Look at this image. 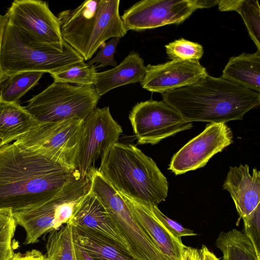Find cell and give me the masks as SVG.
Returning <instances> with one entry per match:
<instances>
[{
  "label": "cell",
  "instance_id": "cell-1",
  "mask_svg": "<svg viewBox=\"0 0 260 260\" xmlns=\"http://www.w3.org/2000/svg\"><path fill=\"white\" fill-rule=\"evenodd\" d=\"M78 172L15 144L0 148V209L37 206L80 179Z\"/></svg>",
  "mask_w": 260,
  "mask_h": 260
},
{
  "label": "cell",
  "instance_id": "cell-2",
  "mask_svg": "<svg viewBox=\"0 0 260 260\" xmlns=\"http://www.w3.org/2000/svg\"><path fill=\"white\" fill-rule=\"evenodd\" d=\"M161 95L164 102L191 122L225 123L242 120L260 104L259 92L209 75L196 83Z\"/></svg>",
  "mask_w": 260,
  "mask_h": 260
},
{
  "label": "cell",
  "instance_id": "cell-3",
  "mask_svg": "<svg viewBox=\"0 0 260 260\" xmlns=\"http://www.w3.org/2000/svg\"><path fill=\"white\" fill-rule=\"evenodd\" d=\"M98 170L118 192L145 205L158 206L168 196L167 179L135 145L115 143Z\"/></svg>",
  "mask_w": 260,
  "mask_h": 260
},
{
  "label": "cell",
  "instance_id": "cell-4",
  "mask_svg": "<svg viewBox=\"0 0 260 260\" xmlns=\"http://www.w3.org/2000/svg\"><path fill=\"white\" fill-rule=\"evenodd\" d=\"M119 0H88L57 16L63 40L85 61L110 38L127 33L119 14Z\"/></svg>",
  "mask_w": 260,
  "mask_h": 260
},
{
  "label": "cell",
  "instance_id": "cell-5",
  "mask_svg": "<svg viewBox=\"0 0 260 260\" xmlns=\"http://www.w3.org/2000/svg\"><path fill=\"white\" fill-rule=\"evenodd\" d=\"M1 61L4 72L9 77L30 71L51 75L85 60L66 42L62 45L34 42L8 21L2 45Z\"/></svg>",
  "mask_w": 260,
  "mask_h": 260
},
{
  "label": "cell",
  "instance_id": "cell-6",
  "mask_svg": "<svg viewBox=\"0 0 260 260\" xmlns=\"http://www.w3.org/2000/svg\"><path fill=\"white\" fill-rule=\"evenodd\" d=\"M100 98L93 85L54 81L29 100L25 108L39 122L84 120L96 108Z\"/></svg>",
  "mask_w": 260,
  "mask_h": 260
},
{
  "label": "cell",
  "instance_id": "cell-7",
  "mask_svg": "<svg viewBox=\"0 0 260 260\" xmlns=\"http://www.w3.org/2000/svg\"><path fill=\"white\" fill-rule=\"evenodd\" d=\"M90 186V177L79 179L47 201L13 213L16 224L25 231L24 244L36 243L42 235L68 223L77 205L88 192Z\"/></svg>",
  "mask_w": 260,
  "mask_h": 260
},
{
  "label": "cell",
  "instance_id": "cell-8",
  "mask_svg": "<svg viewBox=\"0 0 260 260\" xmlns=\"http://www.w3.org/2000/svg\"><path fill=\"white\" fill-rule=\"evenodd\" d=\"M89 191L98 198L110 216L126 242L130 254L139 260H171L157 249L120 193L97 170L91 176Z\"/></svg>",
  "mask_w": 260,
  "mask_h": 260
},
{
  "label": "cell",
  "instance_id": "cell-9",
  "mask_svg": "<svg viewBox=\"0 0 260 260\" xmlns=\"http://www.w3.org/2000/svg\"><path fill=\"white\" fill-rule=\"evenodd\" d=\"M121 126L114 119L109 107L94 109L81 125L73 159V166L81 178L90 177L95 164L108 154L118 142Z\"/></svg>",
  "mask_w": 260,
  "mask_h": 260
},
{
  "label": "cell",
  "instance_id": "cell-10",
  "mask_svg": "<svg viewBox=\"0 0 260 260\" xmlns=\"http://www.w3.org/2000/svg\"><path fill=\"white\" fill-rule=\"evenodd\" d=\"M83 120L40 122L14 143L63 166L75 170L73 159Z\"/></svg>",
  "mask_w": 260,
  "mask_h": 260
},
{
  "label": "cell",
  "instance_id": "cell-11",
  "mask_svg": "<svg viewBox=\"0 0 260 260\" xmlns=\"http://www.w3.org/2000/svg\"><path fill=\"white\" fill-rule=\"evenodd\" d=\"M128 117L140 144H156L192 127V122L186 121L164 101L150 100L139 102L133 107Z\"/></svg>",
  "mask_w": 260,
  "mask_h": 260
},
{
  "label": "cell",
  "instance_id": "cell-12",
  "mask_svg": "<svg viewBox=\"0 0 260 260\" xmlns=\"http://www.w3.org/2000/svg\"><path fill=\"white\" fill-rule=\"evenodd\" d=\"M5 16L9 23L34 42L53 45L64 43L59 20L46 2L15 0Z\"/></svg>",
  "mask_w": 260,
  "mask_h": 260
},
{
  "label": "cell",
  "instance_id": "cell-13",
  "mask_svg": "<svg viewBox=\"0 0 260 260\" xmlns=\"http://www.w3.org/2000/svg\"><path fill=\"white\" fill-rule=\"evenodd\" d=\"M233 143V132L225 123H209L174 154L168 169L177 175L202 168Z\"/></svg>",
  "mask_w": 260,
  "mask_h": 260
},
{
  "label": "cell",
  "instance_id": "cell-14",
  "mask_svg": "<svg viewBox=\"0 0 260 260\" xmlns=\"http://www.w3.org/2000/svg\"><path fill=\"white\" fill-rule=\"evenodd\" d=\"M196 10L190 0H143L125 10L121 18L127 31H141L179 23Z\"/></svg>",
  "mask_w": 260,
  "mask_h": 260
},
{
  "label": "cell",
  "instance_id": "cell-15",
  "mask_svg": "<svg viewBox=\"0 0 260 260\" xmlns=\"http://www.w3.org/2000/svg\"><path fill=\"white\" fill-rule=\"evenodd\" d=\"M145 68L142 87L160 93L192 85L208 75L199 61L172 60Z\"/></svg>",
  "mask_w": 260,
  "mask_h": 260
},
{
  "label": "cell",
  "instance_id": "cell-16",
  "mask_svg": "<svg viewBox=\"0 0 260 260\" xmlns=\"http://www.w3.org/2000/svg\"><path fill=\"white\" fill-rule=\"evenodd\" d=\"M222 188L230 193L242 219L260 205V173L256 168L251 174L247 164L230 167Z\"/></svg>",
  "mask_w": 260,
  "mask_h": 260
},
{
  "label": "cell",
  "instance_id": "cell-17",
  "mask_svg": "<svg viewBox=\"0 0 260 260\" xmlns=\"http://www.w3.org/2000/svg\"><path fill=\"white\" fill-rule=\"evenodd\" d=\"M68 223L74 227L99 232L128 251L126 243L110 216L89 190L77 205Z\"/></svg>",
  "mask_w": 260,
  "mask_h": 260
},
{
  "label": "cell",
  "instance_id": "cell-18",
  "mask_svg": "<svg viewBox=\"0 0 260 260\" xmlns=\"http://www.w3.org/2000/svg\"><path fill=\"white\" fill-rule=\"evenodd\" d=\"M140 224L157 249L171 260H180L185 245L173 236L153 214L149 206L119 192Z\"/></svg>",
  "mask_w": 260,
  "mask_h": 260
},
{
  "label": "cell",
  "instance_id": "cell-19",
  "mask_svg": "<svg viewBox=\"0 0 260 260\" xmlns=\"http://www.w3.org/2000/svg\"><path fill=\"white\" fill-rule=\"evenodd\" d=\"M145 73L143 59L138 53L132 51L116 67L97 72L93 85L98 94L101 96L118 87L141 82Z\"/></svg>",
  "mask_w": 260,
  "mask_h": 260
},
{
  "label": "cell",
  "instance_id": "cell-20",
  "mask_svg": "<svg viewBox=\"0 0 260 260\" xmlns=\"http://www.w3.org/2000/svg\"><path fill=\"white\" fill-rule=\"evenodd\" d=\"M39 123L19 103L0 99V138L5 144L16 141Z\"/></svg>",
  "mask_w": 260,
  "mask_h": 260
},
{
  "label": "cell",
  "instance_id": "cell-21",
  "mask_svg": "<svg viewBox=\"0 0 260 260\" xmlns=\"http://www.w3.org/2000/svg\"><path fill=\"white\" fill-rule=\"evenodd\" d=\"M73 227L75 242L94 260H139L100 233Z\"/></svg>",
  "mask_w": 260,
  "mask_h": 260
},
{
  "label": "cell",
  "instance_id": "cell-22",
  "mask_svg": "<svg viewBox=\"0 0 260 260\" xmlns=\"http://www.w3.org/2000/svg\"><path fill=\"white\" fill-rule=\"evenodd\" d=\"M221 77L242 87L260 92V51L231 57Z\"/></svg>",
  "mask_w": 260,
  "mask_h": 260
},
{
  "label": "cell",
  "instance_id": "cell-23",
  "mask_svg": "<svg viewBox=\"0 0 260 260\" xmlns=\"http://www.w3.org/2000/svg\"><path fill=\"white\" fill-rule=\"evenodd\" d=\"M215 245L221 251L223 260H260V254L250 239L236 229L221 232Z\"/></svg>",
  "mask_w": 260,
  "mask_h": 260
},
{
  "label": "cell",
  "instance_id": "cell-24",
  "mask_svg": "<svg viewBox=\"0 0 260 260\" xmlns=\"http://www.w3.org/2000/svg\"><path fill=\"white\" fill-rule=\"evenodd\" d=\"M46 248L48 260H77L73 226L67 223L51 232Z\"/></svg>",
  "mask_w": 260,
  "mask_h": 260
},
{
  "label": "cell",
  "instance_id": "cell-25",
  "mask_svg": "<svg viewBox=\"0 0 260 260\" xmlns=\"http://www.w3.org/2000/svg\"><path fill=\"white\" fill-rule=\"evenodd\" d=\"M44 73L23 72L9 76L0 85V99L8 102L19 103L23 95L38 84Z\"/></svg>",
  "mask_w": 260,
  "mask_h": 260
},
{
  "label": "cell",
  "instance_id": "cell-26",
  "mask_svg": "<svg viewBox=\"0 0 260 260\" xmlns=\"http://www.w3.org/2000/svg\"><path fill=\"white\" fill-rule=\"evenodd\" d=\"M97 72L95 65L84 61L50 75L55 82L90 85H93Z\"/></svg>",
  "mask_w": 260,
  "mask_h": 260
},
{
  "label": "cell",
  "instance_id": "cell-27",
  "mask_svg": "<svg viewBox=\"0 0 260 260\" xmlns=\"http://www.w3.org/2000/svg\"><path fill=\"white\" fill-rule=\"evenodd\" d=\"M237 11L242 17L250 37L260 51V8L258 1L239 0Z\"/></svg>",
  "mask_w": 260,
  "mask_h": 260
},
{
  "label": "cell",
  "instance_id": "cell-28",
  "mask_svg": "<svg viewBox=\"0 0 260 260\" xmlns=\"http://www.w3.org/2000/svg\"><path fill=\"white\" fill-rule=\"evenodd\" d=\"M17 225L11 209H0V260H10L14 254L13 239Z\"/></svg>",
  "mask_w": 260,
  "mask_h": 260
},
{
  "label": "cell",
  "instance_id": "cell-29",
  "mask_svg": "<svg viewBox=\"0 0 260 260\" xmlns=\"http://www.w3.org/2000/svg\"><path fill=\"white\" fill-rule=\"evenodd\" d=\"M166 53L172 60L199 61L204 53L200 44L183 38L165 45Z\"/></svg>",
  "mask_w": 260,
  "mask_h": 260
},
{
  "label": "cell",
  "instance_id": "cell-30",
  "mask_svg": "<svg viewBox=\"0 0 260 260\" xmlns=\"http://www.w3.org/2000/svg\"><path fill=\"white\" fill-rule=\"evenodd\" d=\"M119 40V38H113L104 45L103 44L95 57L87 63L90 65L100 63L96 68H104L108 66H112L114 68L116 67L118 64L114 58V54Z\"/></svg>",
  "mask_w": 260,
  "mask_h": 260
},
{
  "label": "cell",
  "instance_id": "cell-31",
  "mask_svg": "<svg viewBox=\"0 0 260 260\" xmlns=\"http://www.w3.org/2000/svg\"><path fill=\"white\" fill-rule=\"evenodd\" d=\"M245 234L260 254V205L249 215L243 219Z\"/></svg>",
  "mask_w": 260,
  "mask_h": 260
},
{
  "label": "cell",
  "instance_id": "cell-32",
  "mask_svg": "<svg viewBox=\"0 0 260 260\" xmlns=\"http://www.w3.org/2000/svg\"><path fill=\"white\" fill-rule=\"evenodd\" d=\"M156 218L175 238L181 241V237L196 236L193 231L184 228L180 223L168 218L158 209V206H149Z\"/></svg>",
  "mask_w": 260,
  "mask_h": 260
},
{
  "label": "cell",
  "instance_id": "cell-33",
  "mask_svg": "<svg viewBox=\"0 0 260 260\" xmlns=\"http://www.w3.org/2000/svg\"><path fill=\"white\" fill-rule=\"evenodd\" d=\"M10 260H48V259L40 251L32 249L23 253H14Z\"/></svg>",
  "mask_w": 260,
  "mask_h": 260
},
{
  "label": "cell",
  "instance_id": "cell-34",
  "mask_svg": "<svg viewBox=\"0 0 260 260\" xmlns=\"http://www.w3.org/2000/svg\"><path fill=\"white\" fill-rule=\"evenodd\" d=\"M7 22L8 19L5 15L0 14V85L9 77L4 72L1 61L2 45Z\"/></svg>",
  "mask_w": 260,
  "mask_h": 260
},
{
  "label": "cell",
  "instance_id": "cell-35",
  "mask_svg": "<svg viewBox=\"0 0 260 260\" xmlns=\"http://www.w3.org/2000/svg\"><path fill=\"white\" fill-rule=\"evenodd\" d=\"M180 260H202L200 250L185 246L181 253Z\"/></svg>",
  "mask_w": 260,
  "mask_h": 260
},
{
  "label": "cell",
  "instance_id": "cell-36",
  "mask_svg": "<svg viewBox=\"0 0 260 260\" xmlns=\"http://www.w3.org/2000/svg\"><path fill=\"white\" fill-rule=\"evenodd\" d=\"M196 9L209 8L218 5V0H190Z\"/></svg>",
  "mask_w": 260,
  "mask_h": 260
},
{
  "label": "cell",
  "instance_id": "cell-37",
  "mask_svg": "<svg viewBox=\"0 0 260 260\" xmlns=\"http://www.w3.org/2000/svg\"><path fill=\"white\" fill-rule=\"evenodd\" d=\"M200 252L202 260H219L205 245L202 246Z\"/></svg>",
  "mask_w": 260,
  "mask_h": 260
},
{
  "label": "cell",
  "instance_id": "cell-38",
  "mask_svg": "<svg viewBox=\"0 0 260 260\" xmlns=\"http://www.w3.org/2000/svg\"><path fill=\"white\" fill-rule=\"evenodd\" d=\"M4 145H5V144L4 143L2 139L0 138V148Z\"/></svg>",
  "mask_w": 260,
  "mask_h": 260
}]
</instances>
